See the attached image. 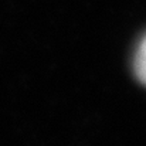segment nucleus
Instances as JSON below:
<instances>
[{"label":"nucleus","mask_w":146,"mask_h":146,"mask_svg":"<svg viewBox=\"0 0 146 146\" xmlns=\"http://www.w3.org/2000/svg\"><path fill=\"white\" fill-rule=\"evenodd\" d=\"M133 70H135L136 78L143 85H146V37L142 40L139 48L136 51V57H135V62H133Z\"/></svg>","instance_id":"f257e3e1"}]
</instances>
